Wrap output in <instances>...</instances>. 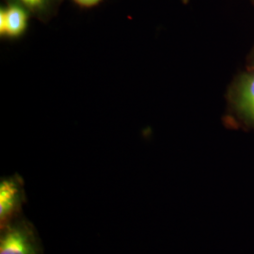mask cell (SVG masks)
Returning a JSON list of instances; mask_svg holds the SVG:
<instances>
[{"label": "cell", "mask_w": 254, "mask_h": 254, "mask_svg": "<svg viewBox=\"0 0 254 254\" xmlns=\"http://www.w3.org/2000/svg\"><path fill=\"white\" fill-rule=\"evenodd\" d=\"M0 254H44L36 228L24 215L0 228Z\"/></svg>", "instance_id": "6da1fadb"}, {"label": "cell", "mask_w": 254, "mask_h": 254, "mask_svg": "<svg viewBox=\"0 0 254 254\" xmlns=\"http://www.w3.org/2000/svg\"><path fill=\"white\" fill-rule=\"evenodd\" d=\"M26 201L23 178L17 173L3 177L0 181V228L23 216Z\"/></svg>", "instance_id": "7a4b0ae2"}, {"label": "cell", "mask_w": 254, "mask_h": 254, "mask_svg": "<svg viewBox=\"0 0 254 254\" xmlns=\"http://www.w3.org/2000/svg\"><path fill=\"white\" fill-rule=\"evenodd\" d=\"M28 14L25 7L19 3L9 4L0 10V36L16 40L27 31Z\"/></svg>", "instance_id": "3957f363"}, {"label": "cell", "mask_w": 254, "mask_h": 254, "mask_svg": "<svg viewBox=\"0 0 254 254\" xmlns=\"http://www.w3.org/2000/svg\"><path fill=\"white\" fill-rule=\"evenodd\" d=\"M232 99L238 113L254 126V70L243 73L236 80Z\"/></svg>", "instance_id": "277c9868"}, {"label": "cell", "mask_w": 254, "mask_h": 254, "mask_svg": "<svg viewBox=\"0 0 254 254\" xmlns=\"http://www.w3.org/2000/svg\"><path fill=\"white\" fill-rule=\"evenodd\" d=\"M27 10L34 12L37 15L45 16L52 7L53 0H15Z\"/></svg>", "instance_id": "5b68a950"}, {"label": "cell", "mask_w": 254, "mask_h": 254, "mask_svg": "<svg viewBox=\"0 0 254 254\" xmlns=\"http://www.w3.org/2000/svg\"><path fill=\"white\" fill-rule=\"evenodd\" d=\"M75 4L83 8H91L96 6L101 0H73Z\"/></svg>", "instance_id": "8992f818"}]
</instances>
